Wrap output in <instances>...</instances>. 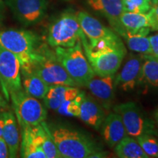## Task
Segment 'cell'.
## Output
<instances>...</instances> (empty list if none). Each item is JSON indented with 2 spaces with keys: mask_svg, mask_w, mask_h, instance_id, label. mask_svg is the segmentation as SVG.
Listing matches in <instances>:
<instances>
[{
  "mask_svg": "<svg viewBox=\"0 0 158 158\" xmlns=\"http://www.w3.org/2000/svg\"><path fill=\"white\" fill-rule=\"evenodd\" d=\"M83 49L94 74L98 76L115 75L127 54L122 40L102 41L94 47L90 46L84 34L81 37Z\"/></svg>",
  "mask_w": 158,
  "mask_h": 158,
  "instance_id": "6da1fadb",
  "label": "cell"
},
{
  "mask_svg": "<svg viewBox=\"0 0 158 158\" xmlns=\"http://www.w3.org/2000/svg\"><path fill=\"white\" fill-rule=\"evenodd\" d=\"M49 133L62 158H92L102 151L92 138L73 128L62 124H48Z\"/></svg>",
  "mask_w": 158,
  "mask_h": 158,
  "instance_id": "7a4b0ae2",
  "label": "cell"
},
{
  "mask_svg": "<svg viewBox=\"0 0 158 158\" xmlns=\"http://www.w3.org/2000/svg\"><path fill=\"white\" fill-rule=\"evenodd\" d=\"M51 48L48 44L40 43L32 55L29 66L21 70H33L49 86L54 85L77 86L59 62L54 50Z\"/></svg>",
  "mask_w": 158,
  "mask_h": 158,
  "instance_id": "3957f363",
  "label": "cell"
},
{
  "mask_svg": "<svg viewBox=\"0 0 158 158\" xmlns=\"http://www.w3.org/2000/svg\"><path fill=\"white\" fill-rule=\"evenodd\" d=\"M54 48L59 62L77 86H86L95 74L85 55L81 41H78L72 47Z\"/></svg>",
  "mask_w": 158,
  "mask_h": 158,
  "instance_id": "277c9868",
  "label": "cell"
},
{
  "mask_svg": "<svg viewBox=\"0 0 158 158\" xmlns=\"http://www.w3.org/2000/svg\"><path fill=\"white\" fill-rule=\"evenodd\" d=\"M40 44L36 33L23 29L0 30V45L14 54L21 63V70L27 69L32 55Z\"/></svg>",
  "mask_w": 158,
  "mask_h": 158,
  "instance_id": "5b68a950",
  "label": "cell"
},
{
  "mask_svg": "<svg viewBox=\"0 0 158 158\" xmlns=\"http://www.w3.org/2000/svg\"><path fill=\"white\" fill-rule=\"evenodd\" d=\"M83 35L77 13L73 10H67L49 26L47 42L51 48L72 47L81 40Z\"/></svg>",
  "mask_w": 158,
  "mask_h": 158,
  "instance_id": "8992f818",
  "label": "cell"
},
{
  "mask_svg": "<svg viewBox=\"0 0 158 158\" xmlns=\"http://www.w3.org/2000/svg\"><path fill=\"white\" fill-rule=\"evenodd\" d=\"M20 127L36 126L44 122L47 110L38 99L27 93L23 89L10 94Z\"/></svg>",
  "mask_w": 158,
  "mask_h": 158,
  "instance_id": "52a82bcc",
  "label": "cell"
},
{
  "mask_svg": "<svg viewBox=\"0 0 158 158\" xmlns=\"http://www.w3.org/2000/svg\"><path fill=\"white\" fill-rule=\"evenodd\" d=\"M114 110L121 116L128 135L137 138L144 134L157 135L155 122L147 117L135 102L118 104Z\"/></svg>",
  "mask_w": 158,
  "mask_h": 158,
  "instance_id": "ba28073f",
  "label": "cell"
},
{
  "mask_svg": "<svg viewBox=\"0 0 158 158\" xmlns=\"http://www.w3.org/2000/svg\"><path fill=\"white\" fill-rule=\"evenodd\" d=\"M0 84L7 101L10 94L23 89L19 59L2 45H0Z\"/></svg>",
  "mask_w": 158,
  "mask_h": 158,
  "instance_id": "9c48e42d",
  "label": "cell"
},
{
  "mask_svg": "<svg viewBox=\"0 0 158 158\" xmlns=\"http://www.w3.org/2000/svg\"><path fill=\"white\" fill-rule=\"evenodd\" d=\"M13 16L24 27L37 24L44 19L48 8L47 0H4Z\"/></svg>",
  "mask_w": 158,
  "mask_h": 158,
  "instance_id": "30bf717a",
  "label": "cell"
},
{
  "mask_svg": "<svg viewBox=\"0 0 158 158\" xmlns=\"http://www.w3.org/2000/svg\"><path fill=\"white\" fill-rule=\"evenodd\" d=\"M83 32L88 40L90 46L94 47L102 41L118 38V35L113 29L102 24L98 19L85 11L77 13Z\"/></svg>",
  "mask_w": 158,
  "mask_h": 158,
  "instance_id": "8fae6325",
  "label": "cell"
},
{
  "mask_svg": "<svg viewBox=\"0 0 158 158\" xmlns=\"http://www.w3.org/2000/svg\"><path fill=\"white\" fill-rule=\"evenodd\" d=\"M143 55H134L128 57L119 73L115 77V86L124 92H130L143 81L142 78Z\"/></svg>",
  "mask_w": 158,
  "mask_h": 158,
  "instance_id": "7c38bea8",
  "label": "cell"
},
{
  "mask_svg": "<svg viewBox=\"0 0 158 158\" xmlns=\"http://www.w3.org/2000/svg\"><path fill=\"white\" fill-rule=\"evenodd\" d=\"M88 5L94 11L103 15L109 22L114 31L122 37L126 30L121 23V15L123 13L122 0H86Z\"/></svg>",
  "mask_w": 158,
  "mask_h": 158,
  "instance_id": "4fadbf2b",
  "label": "cell"
},
{
  "mask_svg": "<svg viewBox=\"0 0 158 158\" xmlns=\"http://www.w3.org/2000/svg\"><path fill=\"white\" fill-rule=\"evenodd\" d=\"M115 75L108 76H98L94 75L86 87L92 95L100 101L106 109H109L115 96Z\"/></svg>",
  "mask_w": 158,
  "mask_h": 158,
  "instance_id": "5bb4252c",
  "label": "cell"
},
{
  "mask_svg": "<svg viewBox=\"0 0 158 158\" xmlns=\"http://www.w3.org/2000/svg\"><path fill=\"white\" fill-rule=\"evenodd\" d=\"M100 130L105 142L110 148L115 147L122 138L128 135L121 116L115 111L105 117Z\"/></svg>",
  "mask_w": 158,
  "mask_h": 158,
  "instance_id": "9a60e30c",
  "label": "cell"
},
{
  "mask_svg": "<svg viewBox=\"0 0 158 158\" xmlns=\"http://www.w3.org/2000/svg\"><path fill=\"white\" fill-rule=\"evenodd\" d=\"M78 117L94 130H100L106 117V114L101 104L92 97L85 94L81 102V110Z\"/></svg>",
  "mask_w": 158,
  "mask_h": 158,
  "instance_id": "2e32d148",
  "label": "cell"
},
{
  "mask_svg": "<svg viewBox=\"0 0 158 158\" xmlns=\"http://www.w3.org/2000/svg\"><path fill=\"white\" fill-rule=\"evenodd\" d=\"M20 155L24 158H46L40 146L36 126H23Z\"/></svg>",
  "mask_w": 158,
  "mask_h": 158,
  "instance_id": "e0dca14e",
  "label": "cell"
},
{
  "mask_svg": "<svg viewBox=\"0 0 158 158\" xmlns=\"http://www.w3.org/2000/svg\"><path fill=\"white\" fill-rule=\"evenodd\" d=\"M79 93L80 90L76 86L54 85L49 86L43 100L46 108L56 110L63 102L75 98Z\"/></svg>",
  "mask_w": 158,
  "mask_h": 158,
  "instance_id": "ac0fdd59",
  "label": "cell"
},
{
  "mask_svg": "<svg viewBox=\"0 0 158 158\" xmlns=\"http://www.w3.org/2000/svg\"><path fill=\"white\" fill-rule=\"evenodd\" d=\"M2 138L8 147L9 157H16L19 150L20 135L16 117L12 110L5 111Z\"/></svg>",
  "mask_w": 158,
  "mask_h": 158,
  "instance_id": "d6986e66",
  "label": "cell"
},
{
  "mask_svg": "<svg viewBox=\"0 0 158 158\" xmlns=\"http://www.w3.org/2000/svg\"><path fill=\"white\" fill-rule=\"evenodd\" d=\"M21 76L22 87L27 94L38 100L44 98L49 86L36 73L31 70H21Z\"/></svg>",
  "mask_w": 158,
  "mask_h": 158,
  "instance_id": "ffe728a7",
  "label": "cell"
},
{
  "mask_svg": "<svg viewBox=\"0 0 158 158\" xmlns=\"http://www.w3.org/2000/svg\"><path fill=\"white\" fill-rule=\"evenodd\" d=\"M120 20L126 31L133 34L146 27L152 29V21L149 12L147 13L123 12Z\"/></svg>",
  "mask_w": 158,
  "mask_h": 158,
  "instance_id": "44dd1931",
  "label": "cell"
},
{
  "mask_svg": "<svg viewBox=\"0 0 158 158\" xmlns=\"http://www.w3.org/2000/svg\"><path fill=\"white\" fill-rule=\"evenodd\" d=\"M150 30L151 29L149 27H146L134 34L126 31L123 38L125 40L129 49L142 55L152 54L149 39L148 37Z\"/></svg>",
  "mask_w": 158,
  "mask_h": 158,
  "instance_id": "7402d4cb",
  "label": "cell"
},
{
  "mask_svg": "<svg viewBox=\"0 0 158 158\" xmlns=\"http://www.w3.org/2000/svg\"><path fill=\"white\" fill-rule=\"evenodd\" d=\"M116 156L120 158H148L137 139L127 135L114 147Z\"/></svg>",
  "mask_w": 158,
  "mask_h": 158,
  "instance_id": "603a6c76",
  "label": "cell"
},
{
  "mask_svg": "<svg viewBox=\"0 0 158 158\" xmlns=\"http://www.w3.org/2000/svg\"><path fill=\"white\" fill-rule=\"evenodd\" d=\"M36 130L40 146L46 158H62L54 140L49 133L47 123L44 121L38 125H36Z\"/></svg>",
  "mask_w": 158,
  "mask_h": 158,
  "instance_id": "cb8c5ba5",
  "label": "cell"
},
{
  "mask_svg": "<svg viewBox=\"0 0 158 158\" xmlns=\"http://www.w3.org/2000/svg\"><path fill=\"white\" fill-rule=\"evenodd\" d=\"M142 78L152 87L158 88V58L152 54L143 55Z\"/></svg>",
  "mask_w": 158,
  "mask_h": 158,
  "instance_id": "d4e9b609",
  "label": "cell"
},
{
  "mask_svg": "<svg viewBox=\"0 0 158 158\" xmlns=\"http://www.w3.org/2000/svg\"><path fill=\"white\" fill-rule=\"evenodd\" d=\"M84 94V92H80V93L75 98L63 102L58 108L56 111L63 116L78 117L81 110V102Z\"/></svg>",
  "mask_w": 158,
  "mask_h": 158,
  "instance_id": "484cf974",
  "label": "cell"
},
{
  "mask_svg": "<svg viewBox=\"0 0 158 158\" xmlns=\"http://www.w3.org/2000/svg\"><path fill=\"white\" fill-rule=\"evenodd\" d=\"M136 139L148 157H158V140L155 135L144 134Z\"/></svg>",
  "mask_w": 158,
  "mask_h": 158,
  "instance_id": "4316f807",
  "label": "cell"
},
{
  "mask_svg": "<svg viewBox=\"0 0 158 158\" xmlns=\"http://www.w3.org/2000/svg\"><path fill=\"white\" fill-rule=\"evenodd\" d=\"M123 12L147 13L152 7V0H122Z\"/></svg>",
  "mask_w": 158,
  "mask_h": 158,
  "instance_id": "83f0119b",
  "label": "cell"
},
{
  "mask_svg": "<svg viewBox=\"0 0 158 158\" xmlns=\"http://www.w3.org/2000/svg\"><path fill=\"white\" fill-rule=\"evenodd\" d=\"M150 16H151L152 21V30L157 31L158 27V2L154 5L149 12Z\"/></svg>",
  "mask_w": 158,
  "mask_h": 158,
  "instance_id": "f1b7e54d",
  "label": "cell"
},
{
  "mask_svg": "<svg viewBox=\"0 0 158 158\" xmlns=\"http://www.w3.org/2000/svg\"><path fill=\"white\" fill-rule=\"evenodd\" d=\"M152 55L158 58V33L149 37Z\"/></svg>",
  "mask_w": 158,
  "mask_h": 158,
  "instance_id": "f546056e",
  "label": "cell"
},
{
  "mask_svg": "<svg viewBox=\"0 0 158 158\" xmlns=\"http://www.w3.org/2000/svg\"><path fill=\"white\" fill-rule=\"evenodd\" d=\"M9 157V149L2 137L0 138V158Z\"/></svg>",
  "mask_w": 158,
  "mask_h": 158,
  "instance_id": "4dcf8cb0",
  "label": "cell"
},
{
  "mask_svg": "<svg viewBox=\"0 0 158 158\" xmlns=\"http://www.w3.org/2000/svg\"><path fill=\"white\" fill-rule=\"evenodd\" d=\"M5 2L0 0V27L2 25L5 20Z\"/></svg>",
  "mask_w": 158,
  "mask_h": 158,
  "instance_id": "1f68e13d",
  "label": "cell"
},
{
  "mask_svg": "<svg viewBox=\"0 0 158 158\" xmlns=\"http://www.w3.org/2000/svg\"><path fill=\"white\" fill-rule=\"evenodd\" d=\"M7 102H6L5 98H4L3 97H2L1 94H0V113L7 110Z\"/></svg>",
  "mask_w": 158,
  "mask_h": 158,
  "instance_id": "d6a6232c",
  "label": "cell"
},
{
  "mask_svg": "<svg viewBox=\"0 0 158 158\" xmlns=\"http://www.w3.org/2000/svg\"><path fill=\"white\" fill-rule=\"evenodd\" d=\"M4 124H5V111L0 113V138L2 137Z\"/></svg>",
  "mask_w": 158,
  "mask_h": 158,
  "instance_id": "836d02e7",
  "label": "cell"
},
{
  "mask_svg": "<svg viewBox=\"0 0 158 158\" xmlns=\"http://www.w3.org/2000/svg\"><path fill=\"white\" fill-rule=\"evenodd\" d=\"M154 116H155V121L156 124L158 127V108L155 111V114H154Z\"/></svg>",
  "mask_w": 158,
  "mask_h": 158,
  "instance_id": "e575fe53",
  "label": "cell"
},
{
  "mask_svg": "<svg viewBox=\"0 0 158 158\" xmlns=\"http://www.w3.org/2000/svg\"><path fill=\"white\" fill-rule=\"evenodd\" d=\"M152 2L153 5H155L157 2H158V0H152Z\"/></svg>",
  "mask_w": 158,
  "mask_h": 158,
  "instance_id": "d590c367",
  "label": "cell"
},
{
  "mask_svg": "<svg viewBox=\"0 0 158 158\" xmlns=\"http://www.w3.org/2000/svg\"><path fill=\"white\" fill-rule=\"evenodd\" d=\"M157 31H158V27H157Z\"/></svg>",
  "mask_w": 158,
  "mask_h": 158,
  "instance_id": "8d00e7d4",
  "label": "cell"
},
{
  "mask_svg": "<svg viewBox=\"0 0 158 158\" xmlns=\"http://www.w3.org/2000/svg\"><path fill=\"white\" fill-rule=\"evenodd\" d=\"M64 1H69V0H64Z\"/></svg>",
  "mask_w": 158,
  "mask_h": 158,
  "instance_id": "74e56055",
  "label": "cell"
}]
</instances>
